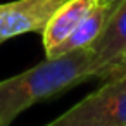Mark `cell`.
I'll return each mask as SVG.
<instances>
[{
  "label": "cell",
  "instance_id": "cell-1",
  "mask_svg": "<svg viewBox=\"0 0 126 126\" xmlns=\"http://www.w3.org/2000/svg\"><path fill=\"white\" fill-rule=\"evenodd\" d=\"M93 78L90 47L47 57L31 69L0 81V126L11 123L33 104L59 95Z\"/></svg>",
  "mask_w": 126,
  "mask_h": 126
},
{
  "label": "cell",
  "instance_id": "cell-2",
  "mask_svg": "<svg viewBox=\"0 0 126 126\" xmlns=\"http://www.w3.org/2000/svg\"><path fill=\"white\" fill-rule=\"evenodd\" d=\"M45 126H126V74L105 83Z\"/></svg>",
  "mask_w": 126,
  "mask_h": 126
},
{
  "label": "cell",
  "instance_id": "cell-3",
  "mask_svg": "<svg viewBox=\"0 0 126 126\" xmlns=\"http://www.w3.org/2000/svg\"><path fill=\"white\" fill-rule=\"evenodd\" d=\"M62 2L66 0H14L0 4V43L24 33H42Z\"/></svg>",
  "mask_w": 126,
  "mask_h": 126
},
{
  "label": "cell",
  "instance_id": "cell-4",
  "mask_svg": "<svg viewBox=\"0 0 126 126\" xmlns=\"http://www.w3.org/2000/svg\"><path fill=\"white\" fill-rule=\"evenodd\" d=\"M93 59V78H98L109 66L126 54V0L110 7L100 35L90 45Z\"/></svg>",
  "mask_w": 126,
  "mask_h": 126
},
{
  "label": "cell",
  "instance_id": "cell-5",
  "mask_svg": "<svg viewBox=\"0 0 126 126\" xmlns=\"http://www.w3.org/2000/svg\"><path fill=\"white\" fill-rule=\"evenodd\" d=\"M97 2L98 0H66L54 11L42 31L43 48L47 55L76 30V26L86 17V14Z\"/></svg>",
  "mask_w": 126,
  "mask_h": 126
},
{
  "label": "cell",
  "instance_id": "cell-6",
  "mask_svg": "<svg viewBox=\"0 0 126 126\" xmlns=\"http://www.w3.org/2000/svg\"><path fill=\"white\" fill-rule=\"evenodd\" d=\"M109 12H110L109 5H104V4L97 2L93 5V9L86 14V17L76 26V30L57 48H54L47 57H54V55H61V54H67V52H73V50H78V48L90 47L93 43V40L100 35V31H102L105 21L109 17Z\"/></svg>",
  "mask_w": 126,
  "mask_h": 126
},
{
  "label": "cell",
  "instance_id": "cell-7",
  "mask_svg": "<svg viewBox=\"0 0 126 126\" xmlns=\"http://www.w3.org/2000/svg\"><path fill=\"white\" fill-rule=\"evenodd\" d=\"M126 74V54L124 55H121V59L117 61V62H114L112 66H109L98 78L100 79H114V78H121V76H124Z\"/></svg>",
  "mask_w": 126,
  "mask_h": 126
},
{
  "label": "cell",
  "instance_id": "cell-8",
  "mask_svg": "<svg viewBox=\"0 0 126 126\" xmlns=\"http://www.w3.org/2000/svg\"><path fill=\"white\" fill-rule=\"evenodd\" d=\"M100 4H104V5H109V7H114L117 2H121V0H98Z\"/></svg>",
  "mask_w": 126,
  "mask_h": 126
}]
</instances>
